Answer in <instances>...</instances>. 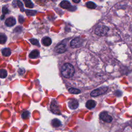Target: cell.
Wrapping results in <instances>:
<instances>
[{
    "label": "cell",
    "mask_w": 132,
    "mask_h": 132,
    "mask_svg": "<svg viewBox=\"0 0 132 132\" xmlns=\"http://www.w3.org/2000/svg\"><path fill=\"white\" fill-rule=\"evenodd\" d=\"M75 70L73 66L70 64H65L61 68V73L66 78H70L73 76Z\"/></svg>",
    "instance_id": "1"
},
{
    "label": "cell",
    "mask_w": 132,
    "mask_h": 132,
    "mask_svg": "<svg viewBox=\"0 0 132 132\" xmlns=\"http://www.w3.org/2000/svg\"><path fill=\"white\" fill-rule=\"evenodd\" d=\"M95 33L98 36H103L107 34L109 31V28L104 25H99L95 29Z\"/></svg>",
    "instance_id": "2"
},
{
    "label": "cell",
    "mask_w": 132,
    "mask_h": 132,
    "mask_svg": "<svg viewBox=\"0 0 132 132\" xmlns=\"http://www.w3.org/2000/svg\"><path fill=\"white\" fill-rule=\"evenodd\" d=\"M107 90L108 88L107 87H101L93 90L91 92L90 95L92 97H96L105 94L107 91Z\"/></svg>",
    "instance_id": "3"
},
{
    "label": "cell",
    "mask_w": 132,
    "mask_h": 132,
    "mask_svg": "<svg viewBox=\"0 0 132 132\" xmlns=\"http://www.w3.org/2000/svg\"><path fill=\"white\" fill-rule=\"evenodd\" d=\"M100 117L101 120L107 123H110L112 120V118L111 116H110L107 112L103 111L101 113L100 115Z\"/></svg>",
    "instance_id": "4"
},
{
    "label": "cell",
    "mask_w": 132,
    "mask_h": 132,
    "mask_svg": "<svg viewBox=\"0 0 132 132\" xmlns=\"http://www.w3.org/2000/svg\"><path fill=\"white\" fill-rule=\"evenodd\" d=\"M82 44H83V41L82 39L80 38H76L73 39L70 43L71 47L73 48H79L82 46Z\"/></svg>",
    "instance_id": "5"
},
{
    "label": "cell",
    "mask_w": 132,
    "mask_h": 132,
    "mask_svg": "<svg viewBox=\"0 0 132 132\" xmlns=\"http://www.w3.org/2000/svg\"><path fill=\"white\" fill-rule=\"evenodd\" d=\"M51 110L52 112L55 114H57V115L60 114V110L59 109L57 103L56 101H55L54 100L51 102Z\"/></svg>",
    "instance_id": "6"
},
{
    "label": "cell",
    "mask_w": 132,
    "mask_h": 132,
    "mask_svg": "<svg viewBox=\"0 0 132 132\" xmlns=\"http://www.w3.org/2000/svg\"><path fill=\"white\" fill-rule=\"evenodd\" d=\"M68 106L71 109H75L78 106V102L75 99H72L68 102Z\"/></svg>",
    "instance_id": "7"
},
{
    "label": "cell",
    "mask_w": 132,
    "mask_h": 132,
    "mask_svg": "<svg viewBox=\"0 0 132 132\" xmlns=\"http://www.w3.org/2000/svg\"><path fill=\"white\" fill-rule=\"evenodd\" d=\"M55 51L58 53H63L66 51V47L64 44H60L55 48Z\"/></svg>",
    "instance_id": "8"
},
{
    "label": "cell",
    "mask_w": 132,
    "mask_h": 132,
    "mask_svg": "<svg viewBox=\"0 0 132 132\" xmlns=\"http://www.w3.org/2000/svg\"><path fill=\"white\" fill-rule=\"evenodd\" d=\"M16 23V19L13 17L9 18L6 19L5 21V24L7 27H13L14 25H15Z\"/></svg>",
    "instance_id": "9"
},
{
    "label": "cell",
    "mask_w": 132,
    "mask_h": 132,
    "mask_svg": "<svg viewBox=\"0 0 132 132\" xmlns=\"http://www.w3.org/2000/svg\"><path fill=\"white\" fill-rule=\"evenodd\" d=\"M60 5L62 8H63L64 9H70L72 7L70 3L67 1H62L61 2V3L60 4Z\"/></svg>",
    "instance_id": "10"
},
{
    "label": "cell",
    "mask_w": 132,
    "mask_h": 132,
    "mask_svg": "<svg viewBox=\"0 0 132 132\" xmlns=\"http://www.w3.org/2000/svg\"><path fill=\"white\" fill-rule=\"evenodd\" d=\"M95 106H96V102L93 100H91L88 101L86 104V107L89 109L94 108Z\"/></svg>",
    "instance_id": "11"
},
{
    "label": "cell",
    "mask_w": 132,
    "mask_h": 132,
    "mask_svg": "<svg viewBox=\"0 0 132 132\" xmlns=\"http://www.w3.org/2000/svg\"><path fill=\"white\" fill-rule=\"evenodd\" d=\"M42 43L45 46H49L52 43V40L50 38L46 37L42 39Z\"/></svg>",
    "instance_id": "12"
},
{
    "label": "cell",
    "mask_w": 132,
    "mask_h": 132,
    "mask_svg": "<svg viewBox=\"0 0 132 132\" xmlns=\"http://www.w3.org/2000/svg\"><path fill=\"white\" fill-rule=\"evenodd\" d=\"M2 53L4 56L8 57L10 56L12 53L11 50L9 48H5L2 51Z\"/></svg>",
    "instance_id": "13"
},
{
    "label": "cell",
    "mask_w": 132,
    "mask_h": 132,
    "mask_svg": "<svg viewBox=\"0 0 132 132\" xmlns=\"http://www.w3.org/2000/svg\"><path fill=\"white\" fill-rule=\"evenodd\" d=\"M39 55V53L37 50H34L33 51H32L31 52V53L30 54L29 57L31 58L34 59V58H36L37 57H38Z\"/></svg>",
    "instance_id": "14"
},
{
    "label": "cell",
    "mask_w": 132,
    "mask_h": 132,
    "mask_svg": "<svg viewBox=\"0 0 132 132\" xmlns=\"http://www.w3.org/2000/svg\"><path fill=\"white\" fill-rule=\"evenodd\" d=\"M52 125H53V127H59L61 125V122L60 121L57 119H54L52 121Z\"/></svg>",
    "instance_id": "15"
},
{
    "label": "cell",
    "mask_w": 132,
    "mask_h": 132,
    "mask_svg": "<svg viewBox=\"0 0 132 132\" xmlns=\"http://www.w3.org/2000/svg\"><path fill=\"white\" fill-rule=\"evenodd\" d=\"M7 75V72L4 69H0V78H4Z\"/></svg>",
    "instance_id": "16"
},
{
    "label": "cell",
    "mask_w": 132,
    "mask_h": 132,
    "mask_svg": "<svg viewBox=\"0 0 132 132\" xmlns=\"http://www.w3.org/2000/svg\"><path fill=\"white\" fill-rule=\"evenodd\" d=\"M86 6L90 9H94L96 7V5L92 2H88L86 3Z\"/></svg>",
    "instance_id": "17"
},
{
    "label": "cell",
    "mask_w": 132,
    "mask_h": 132,
    "mask_svg": "<svg viewBox=\"0 0 132 132\" xmlns=\"http://www.w3.org/2000/svg\"><path fill=\"white\" fill-rule=\"evenodd\" d=\"M7 40V37L4 34H0V43L4 44Z\"/></svg>",
    "instance_id": "18"
},
{
    "label": "cell",
    "mask_w": 132,
    "mask_h": 132,
    "mask_svg": "<svg viewBox=\"0 0 132 132\" xmlns=\"http://www.w3.org/2000/svg\"><path fill=\"white\" fill-rule=\"evenodd\" d=\"M24 3L25 6L28 8H32L34 7V4L31 1H28V0H27V1H24Z\"/></svg>",
    "instance_id": "19"
},
{
    "label": "cell",
    "mask_w": 132,
    "mask_h": 132,
    "mask_svg": "<svg viewBox=\"0 0 132 132\" xmlns=\"http://www.w3.org/2000/svg\"><path fill=\"white\" fill-rule=\"evenodd\" d=\"M69 91L71 93H73V94H78V93H81V91L79 89L73 88H70L69 89Z\"/></svg>",
    "instance_id": "20"
},
{
    "label": "cell",
    "mask_w": 132,
    "mask_h": 132,
    "mask_svg": "<svg viewBox=\"0 0 132 132\" xmlns=\"http://www.w3.org/2000/svg\"><path fill=\"white\" fill-rule=\"evenodd\" d=\"M30 41L32 45L37 46H39V47L40 46V45H39V42H38L37 39H31L30 40Z\"/></svg>",
    "instance_id": "21"
},
{
    "label": "cell",
    "mask_w": 132,
    "mask_h": 132,
    "mask_svg": "<svg viewBox=\"0 0 132 132\" xmlns=\"http://www.w3.org/2000/svg\"><path fill=\"white\" fill-rule=\"evenodd\" d=\"M29 117H30V112L28 111L23 112L22 114V117L24 119L28 118Z\"/></svg>",
    "instance_id": "22"
},
{
    "label": "cell",
    "mask_w": 132,
    "mask_h": 132,
    "mask_svg": "<svg viewBox=\"0 0 132 132\" xmlns=\"http://www.w3.org/2000/svg\"><path fill=\"white\" fill-rule=\"evenodd\" d=\"M36 12L34 11H30V10H27L26 11V14L28 16H34L36 14Z\"/></svg>",
    "instance_id": "23"
},
{
    "label": "cell",
    "mask_w": 132,
    "mask_h": 132,
    "mask_svg": "<svg viewBox=\"0 0 132 132\" xmlns=\"http://www.w3.org/2000/svg\"><path fill=\"white\" fill-rule=\"evenodd\" d=\"M18 5L19 7V8L21 9V11H23V6L22 3L20 1H18Z\"/></svg>",
    "instance_id": "24"
},
{
    "label": "cell",
    "mask_w": 132,
    "mask_h": 132,
    "mask_svg": "<svg viewBox=\"0 0 132 132\" xmlns=\"http://www.w3.org/2000/svg\"><path fill=\"white\" fill-rule=\"evenodd\" d=\"M8 12V9L7 8H3V12L4 14H7Z\"/></svg>",
    "instance_id": "25"
},
{
    "label": "cell",
    "mask_w": 132,
    "mask_h": 132,
    "mask_svg": "<svg viewBox=\"0 0 132 132\" xmlns=\"http://www.w3.org/2000/svg\"><path fill=\"white\" fill-rule=\"evenodd\" d=\"M73 2L74 3H79L80 2V1H74V0H73Z\"/></svg>",
    "instance_id": "26"
}]
</instances>
